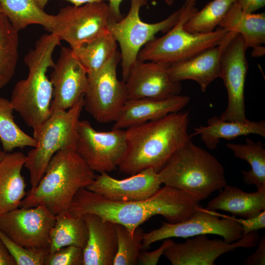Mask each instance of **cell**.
<instances>
[{
	"mask_svg": "<svg viewBox=\"0 0 265 265\" xmlns=\"http://www.w3.org/2000/svg\"><path fill=\"white\" fill-rule=\"evenodd\" d=\"M202 201L196 195L168 186L146 199L124 202L107 199L83 187L74 196L68 210L79 216L97 215L124 226L133 235L137 227L157 215L170 223L186 220L197 211Z\"/></svg>",
	"mask_w": 265,
	"mask_h": 265,
	"instance_id": "obj_1",
	"label": "cell"
},
{
	"mask_svg": "<svg viewBox=\"0 0 265 265\" xmlns=\"http://www.w3.org/2000/svg\"><path fill=\"white\" fill-rule=\"evenodd\" d=\"M188 111L168 114L127 129V149L120 171L132 175L148 168L158 173L188 141Z\"/></svg>",
	"mask_w": 265,
	"mask_h": 265,
	"instance_id": "obj_2",
	"label": "cell"
},
{
	"mask_svg": "<svg viewBox=\"0 0 265 265\" xmlns=\"http://www.w3.org/2000/svg\"><path fill=\"white\" fill-rule=\"evenodd\" d=\"M60 41L52 33L44 34L36 41L34 48L24 58L28 75L18 81L12 91L10 101L14 110L32 129L33 134L51 114L53 87L47 72L54 65L53 54Z\"/></svg>",
	"mask_w": 265,
	"mask_h": 265,
	"instance_id": "obj_3",
	"label": "cell"
},
{
	"mask_svg": "<svg viewBox=\"0 0 265 265\" xmlns=\"http://www.w3.org/2000/svg\"><path fill=\"white\" fill-rule=\"evenodd\" d=\"M95 176L75 149L60 150L51 159L35 188L26 192L19 207L43 205L56 215L69 210L77 191L88 186Z\"/></svg>",
	"mask_w": 265,
	"mask_h": 265,
	"instance_id": "obj_4",
	"label": "cell"
},
{
	"mask_svg": "<svg viewBox=\"0 0 265 265\" xmlns=\"http://www.w3.org/2000/svg\"><path fill=\"white\" fill-rule=\"evenodd\" d=\"M158 175L165 186L194 194L203 200L227 185L224 167L217 159L191 140L173 155Z\"/></svg>",
	"mask_w": 265,
	"mask_h": 265,
	"instance_id": "obj_5",
	"label": "cell"
},
{
	"mask_svg": "<svg viewBox=\"0 0 265 265\" xmlns=\"http://www.w3.org/2000/svg\"><path fill=\"white\" fill-rule=\"evenodd\" d=\"M83 106V96L68 109L51 113L33 134L36 146L28 152L24 164L29 174V191L35 188L50 161L58 151L75 149L78 123Z\"/></svg>",
	"mask_w": 265,
	"mask_h": 265,
	"instance_id": "obj_6",
	"label": "cell"
},
{
	"mask_svg": "<svg viewBox=\"0 0 265 265\" xmlns=\"http://www.w3.org/2000/svg\"><path fill=\"white\" fill-rule=\"evenodd\" d=\"M197 11L194 6H185L177 23L163 36L155 37L145 45L140 50L137 59L171 64L219 45L229 32L224 28L220 27L205 33H191L184 29L186 22Z\"/></svg>",
	"mask_w": 265,
	"mask_h": 265,
	"instance_id": "obj_7",
	"label": "cell"
},
{
	"mask_svg": "<svg viewBox=\"0 0 265 265\" xmlns=\"http://www.w3.org/2000/svg\"><path fill=\"white\" fill-rule=\"evenodd\" d=\"M148 0H131L130 10L119 21L111 20L108 30L120 46L122 81L126 82L131 69L137 59L141 48L154 39L159 32L170 29L182 16L185 6L173 12L164 20L155 23L142 21L139 16L141 8Z\"/></svg>",
	"mask_w": 265,
	"mask_h": 265,
	"instance_id": "obj_8",
	"label": "cell"
},
{
	"mask_svg": "<svg viewBox=\"0 0 265 265\" xmlns=\"http://www.w3.org/2000/svg\"><path fill=\"white\" fill-rule=\"evenodd\" d=\"M112 20L114 19L105 1L80 6H68L53 15L50 33L75 49L108 32L109 24Z\"/></svg>",
	"mask_w": 265,
	"mask_h": 265,
	"instance_id": "obj_9",
	"label": "cell"
},
{
	"mask_svg": "<svg viewBox=\"0 0 265 265\" xmlns=\"http://www.w3.org/2000/svg\"><path fill=\"white\" fill-rule=\"evenodd\" d=\"M221 73L228 96L227 106L219 118L223 120L245 122L244 86L248 65L247 50L239 33L229 31L218 45Z\"/></svg>",
	"mask_w": 265,
	"mask_h": 265,
	"instance_id": "obj_10",
	"label": "cell"
},
{
	"mask_svg": "<svg viewBox=\"0 0 265 265\" xmlns=\"http://www.w3.org/2000/svg\"><path fill=\"white\" fill-rule=\"evenodd\" d=\"M121 59L117 50L97 74L88 77L83 107L98 122H115L128 100L126 83L117 76Z\"/></svg>",
	"mask_w": 265,
	"mask_h": 265,
	"instance_id": "obj_11",
	"label": "cell"
},
{
	"mask_svg": "<svg viewBox=\"0 0 265 265\" xmlns=\"http://www.w3.org/2000/svg\"><path fill=\"white\" fill-rule=\"evenodd\" d=\"M207 234L221 236L224 240L231 243L242 237V230L241 225L231 216L200 206L186 220L175 223L164 222L159 228L144 233L142 250H147L152 243L165 238H186Z\"/></svg>",
	"mask_w": 265,
	"mask_h": 265,
	"instance_id": "obj_12",
	"label": "cell"
},
{
	"mask_svg": "<svg viewBox=\"0 0 265 265\" xmlns=\"http://www.w3.org/2000/svg\"><path fill=\"white\" fill-rule=\"evenodd\" d=\"M127 149L126 131L99 132L89 121L80 120L75 150L94 172L107 173L118 168Z\"/></svg>",
	"mask_w": 265,
	"mask_h": 265,
	"instance_id": "obj_13",
	"label": "cell"
},
{
	"mask_svg": "<svg viewBox=\"0 0 265 265\" xmlns=\"http://www.w3.org/2000/svg\"><path fill=\"white\" fill-rule=\"evenodd\" d=\"M55 215L43 205L18 208L0 216V230L27 249L49 250Z\"/></svg>",
	"mask_w": 265,
	"mask_h": 265,
	"instance_id": "obj_14",
	"label": "cell"
},
{
	"mask_svg": "<svg viewBox=\"0 0 265 265\" xmlns=\"http://www.w3.org/2000/svg\"><path fill=\"white\" fill-rule=\"evenodd\" d=\"M260 237L257 231L242 236L231 243L223 239H210L207 235H200L184 242L173 240L163 255L172 265H214L222 255L238 248H251L256 246Z\"/></svg>",
	"mask_w": 265,
	"mask_h": 265,
	"instance_id": "obj_15",
	"label": "cell"
},
{
	"mask_svg": "<svg viewBox=\"0 0 265 265\" xmlns=\"http://www.w3.org/2000/svg\"><path fill=\"white\" fill-rule=\"evenodd\" d=\"M50 80L53 92L51 113L66 110L84 96L87 88V74L74 56L71 48H61L53 67Z\"/></svg>",
	"mask_w": 265,
	"mask_h": 265,
	"instance_id": "obj_16",
	"label": "cell"
},
{
	"mask_svg": "<svg viewBox=\"0 0 265 265\" xmlns=\"http://www.w3.org/2000/svg\"><path fill=\"white\" fill-rule=\"evenodd\" d=\"M169 66L165 62L137 59L125 82L128 100H163L180 95L181 82L171 79Z\"/></svg>",
	"mask_w": 265,
	"mask_h": 265,
	"instance_id": "obj_17",
	"label": "cell"
},
{
	"mask_svg": "<svg viewBox=\"0 0 265 265\" xmlns=\"http://www.w3.org/2000/svg\"><path fill=\"white\" fill-rule=\"evenodd\" d=\"M161 184L158 173L148 168L120 180L102 172L85 188L107 199L124 202L146 199L154 194Z\"/></svg>",
	"mask_w": 265,
	"mask_h": 265,
	"instance_id": "obj_18",
	"label": "cell"
},
{
	"mask_svg": "<svg viewBox=\"0 0 265 265\" xmlns=\"http://www.w3.org/2000/svg\"><path fill=\"white\" fill-rule=\"evenodd\" d=\"M189 101V96L180 95L163 100L148 98L127 100L112 129H128L179 112Z\"/></svg>",
	"mask_w": 265,
	"mask_h": 265,
	"instance_id": "obj_19",
	"label": "cell"
},
{
	"mask_svg": "<svg viewBox=\"0 0 265 265\" xmlns=\"http://www.w3.org/2000/svg\"><path fill=\"white\" fill-rule=\"evenodd\" d=\"M81 217L88 232L83 249V265H113L117 248L115 223L92 213Z\"/></svg>",
	"mask_w": 265,
	"mask_h": 265,
	"instance_id": "obj_20",
	"label": "cell"
},
{
	"mask_svg": "<svg viewBox=\"0 0 265 265\" xmlns=\"http://www.w3.org/2000/svg\"><path fill=\"white\" fill-rule=\"evenodd\" d=\"M171 79L177 82L190 80L196 81L202 92L220 78V52L218 45L208 48L183 61L170 64Z\"/></svg>",
	"mask_w": 265,
	"mask_h": 265,
	"instance_id": "obj_21",
	"label": "cell"
},
{
	"mask_svg": "<svg viewBox=\"0 0 265 265\" xmlns=\"http://www.w3.org/2000/svg\"><path fill=\"white\" fill-rule=\"evenodd\" d=\"M26 156L16 151L6 153L0 162V216L20 207L26 195V184L21 174Z\"/></svg>",
	"mask_w": 265,
	"mask_h": 265,
	"instance_id": "obj_22",
	"label": "cell"
},
{
	"mask_svg": "<svg viewBox=\"0 0 265 265\" xmlns=\"http://www.w3.org/2000/svg\"><path fill=\"white\" fill-rule=\"evenodd\" d=\"M219 194L207 204L206 209L221 210L242 218H250L265 210V186L254 192L226 185Z\"/></svg>",
	"mask_w": 265,
	"mask_h": 265,
	"instance_id": "obj_23",
	"label": "cell"
},
{
	"mask_svg": "<svg viewBox=\"0 0 265 265\" xmlns=\"http://www.w3.org/2000/svg\"><path fill=\"white\" fill-rule=\"evenodd\" d=\"M190 137L200 135L202 141L209 149H215L220 139H233L250 134L265 137V122L264 120L245 122L228 121L213 116L208 119L207 126L195 128Z\"/></svg>",
	"mask_w": 265,
	"mask_h": 265,
	"instance_id": "obj_24",
	"label": "cell"
},
{
	"mask_svg": "<svg viewBox=\"0 0 265 265\" xmlns=\"http://www.w3.org/2000/svg\"><path fill=\"white\" fill-rule=\"evenodd\" d=\"M219 27L239 33L246 47L254 48L265 43V14L248 13L236 2L231 7Z\"/></svg>",
	"mask_w": 265,
	"mask_h": 265,
	"instance_id": "obj_25",
	"label": "cell"
},
{
	"mask_svg": "<svg viewBox=\"0 0 265 265\" xmlns=\"http://www.w3.org/2000/svg\"><path fill=\"white\" fill-rule=\"evenodd\" d=\"M88 237V229L82 217L73 214L69 210L61 212L55 215V222L50 232L49 253L70 245L83 249Z\"/></svg>",
	"mask_w": 265,
	"mask_h": 265,
	"instance_id": "obj_26",
	"label": "cell"
},
{
	"mask_svg": "<svg viewBox=\"0 0 265 265\" xmlns=\"http://www.w3.org/2000/svg\"><path fill=\"white\" fill-rule=\"evenodd\" d=\"M0 5L2 13L17 31L36 24L51 32L53 15L46 13L36 0H0Z\"/></svg>",
	"mask_w": 265,
	"mask_h": 265,
	"instance_id": "obj_27",
	"label": "cell"
},
{
	"mask_svg": "<svg viewBox=\"0 0 265 265\" xmlns=\"http://www.w3.org/2000/svg\"><path fill=\"white\" fill-rule=\"evenodd\" d=\"M117 42L108 31L89 43L71 49L88 77H90L104 66L117 50Z\"/></svg>",
	"mask_w": 265,
	"mask_h": 265,
	"instance_id": "obj_28",
	"label": "cell"
},
{
	"mask_svg": "<svg viewBox=\"0 0 265 265\" xmlns=\"http://www.w3.org/2000/svg\"><path fill=\"white\" fill-rule=\"evenodd\" d=\"M226 146L236 158L246 160L250 165V170L241 171L244 182L255 185L257 188L265 186V149L262 142L246 137L244 144L228 143Z\"/></svg>",
	"mask_w": 265,
	"mask_h": 265,
	"instance_id": "obj_29",
	"label": "cell"
},
{
	"mask_svg": "<svg viewBox=\"0 0 265 265\" xmlns=\"http://www.w3.org/2000/svg\"><path fill=\"white\" fill-rule=\"evenodd\" d=\"M19 43L18 32L0 12V90L14 75L19 58Z\"/></svg>",
	"mask_w": 265,
	"mask_h": 265,
	"instance_id": "obj_30",
	"label": "cell"
},
{
	"mask_svg": "<svg viewBox=\"0 0 265 265\" xmlns=\"http://www.w3.org/2000/svg\"><path fill=\"white\" fill-rule=\"evenodd\" d=\"M10 101L0 97V139L3 150L11 152L14 149L34 147L36 141L16 123Z\"/></svg>",
	"mask_w": 265,
	"mask_h": 265,
	"instance_id": "obj_31",
	"label": "cell"
},
{
	"mask_svg": "<svg viewBox=\"0 0 265 265\" xmlns=\"http://www.w3.org/2000/svg\"><path fill=\"white\" fill-rule=\"evenodd\" d=\"M236 1L212 0L186 22L184 29L191 33H205L214 31Z\"/></svg>",
	"mask_w": 265,
	"mask_h": 265,
	"instance_id": "obj_32",
	"label": "cell"
},
{
	"mask_svg": "<svg viewBox=\"0 0 265 265\" xmlns=\"http://www.w3.org/2000/svg\"><path fill=\"white\" fill-rule=\"evenodd\" d=\"M117 239V248L113 265H136L142 247L144 233L140 226L132 235L124 226L115 224Z\"/></svg>",
	"mask_w": 265,
	"mask_h": 265,
	"instance_id": "obj_33",
	"label": "cell"
},
{
	"mask_svg": "<svg viewBox=\"0 0 265 265\" xmlns=\"http://www.w3.org/2000/svg\"><path fill=\"white\" fill-rule=\"evenodd\" d=\"M0 239L17 265H43L49 250H32L18 244L0 230Z\"/></svg>",
	"mask_w": 265,
	"mask_h": 265,
	"instance_id": "obj_34",
	"label": "cell"
},
{
	"mask_svg": "<svg viewBox=\"0 0 265 265\" xmlns=\"http://www.w3.org/2000/svg\"><path fill=\"white\" fill-rule=\"evenodd\" d=\"M43 265H83V249L74 245L62 247L49 253Z\"/></svg>",
	"mask_w": 265,
	"mask_h": 265,
	"instance_id": "obj_35",
	"label": "cell"
},
{
	"mask_svg": "<svg viewBox=\"0 0 265 265\" xmlns=\"http://www.w3.org/2000/svg\"><path fill=\"white\" fill-rule=\"evenodd\" d=\"M231 216L241 225L242 236L265 228V210L250 218H238L234 215Z\"/></svg>",
	"mask_w": 265,
	"mask_h": 265,
	"instance_id": "obj_36",
	"label": "cell"
},
{
	"mask_svg": "<svg viewBox=\"0 0 265 265\" xmlns=\"http://www.w3.org/2000/svg\"><path fill=\"white\" fill-rule=\"evenodd\" d=\"M172 240L170 238L164 239L161 245L153 251L149 252L147 251L146 250H141L138 255L137 265H157L161 256L163 255L165 249L170 244Z\"/></svg>",
	"mask_w": 265,
	"mask_h": 265,
	"instance_id": "obj_37",
	"label": "cell"
},
{
	"mask_svg": "<svg viewBox=\"0 0 265 265\" xmlns=\"http://www.w3.org/2000/svg\"><path fill=\"white\" fill-rule=\"evenodd\" d=\"M255 252L244 259L242 264L245 265H265V235L260 237Z\"/></svg>",
	"mask_w": 265,
	"mask_h": 265,
	"instance_id": "obj_38",
	"label": "cell"
},
{
	"mask_svg": "<svg viewBox=\"0 0 265 265\" xmlns=\"http://www.w3.org/2000/svg\"><path fill=\"white\" fill-rule=\"evenodd\" d=\"M236 2L242 11L248 13H253L265 5V0H237Z\"/></svg>",
	"mask_w": 265,
	"mask_h": 265,
	"instance_id": "obj_39",
	"label": "cell"
},
{
	"mask_svg": "<svg viewBox=\"0 0 265 265\" xmlns=\"http://www.w3.org/2000/svg\"><path fill=\"white\" fill-rule=\"evenodd\" d=\"M0 265H17L16 262L8 252L0 239Z\"/></svg>",
	"mask_w": 265,
	"mask_h": 265,
	"instance_id": "obj_40",
	"label": "cell"
},
{
	"mask_svg": "<svg viewBox=\"0 0 265 265\" xmlns=\"http://www.w3.org/2000/svg\"><path fill=\"white\" fill-rule=\"evenodd\" d=\"M123 0H108V6L111 15L115 21H119L122 18L120 12V4Z\"/></svg>",
	"mask_w": 265,
	"mask_h": 265,
	"instance_id": "obj_41",
	"label": "cell"
},
{
	"mask_svg": "<svg viewBox=\"0 0 265 265\" xmlns=\"http://www.w3.org/2000/svg\"><path fill=\"white\" fill-rule=\"evenodd\" d=\"M71 2L75 6H80L87 3H90L96 1H107L108 0H67ZM39 6L42 9L47 4L49 0H36Z\"/></svg>",
	"mask_w": 265,
	"mask_h": 265,
	"instance_id": "obj_42",
	"label": "cell"
},
{
	"mask_svg": "<svg viewBox=\"0 0 265 265\" xmlns=\"http://www.w3.org/2000/svg\"><path fill=\"white\" fill-rule=\"evenodd\" d=\"M252 55L253 56L260 57L263 56L265 53V48L262 45L253 48Z\"/></svg>",
	"mask_w": 265,
	"mask_h": 265,
	"instance_id": "obj_43",
	"label": "cell"
},
{
	"mask_svg": "<svg viewBox=\"0 0 265 265\" xmlns=\"http://www.w3.org/2000/svg\"><path fill=\"white\" fill-rule=\"evenodd\" d=\"M197 0H186L184 4L186 7L194 6Z\"/></svg>",
	"mask_w": 265,
	"mask_h": 265,
	"instance_id": "obj_44",
	"label": "cell"
},
{
	"mask_svg": "<svg viewBox=\"0 0 265 265\" xmlns=\"http://www.w3.org/2000/svg\"><path fill=\"white\" fill-rule=\"evenodd\" d=\"M0 144H1V140L0 139V162L1 161V160L3 159L4 157L6 152H5L3 150L2 151L0 148Z\"/></svg>",
	"mask_w": 265,
	"mask_h": 265,
	"instance_id": "obj_45",
	"label": "cell"
},
{
	"mask_svg": "<svg viewBox=\"0 0 265 265\" xmlns=\"http://www.w3.org/2000/svg\"><path fill=\"white\" fill-rule=\"evenodd\" d=\"M164 1L167 5H171L174 3L175 0H164Z\"/></svg>",
	"mask_w": 265,
	"mask_h": 265,
	"instance_id": "obj_46",
	"label": "cell"
},
{
	"mask_svg": "<svg viewBox=\"0 0 265 265\" xmlns=\"http://www.w3.org/2000/svg\"><path fill=\"white\" fill-rule=\"evenodd\" d=\"M0 12H2V9H1L0 5Z\"/></svg>",
	"mask_w": 265,
	"mask_h": 265,
	"instance_id": "obj_47",
	"label": "cell"
}]
</instances>
